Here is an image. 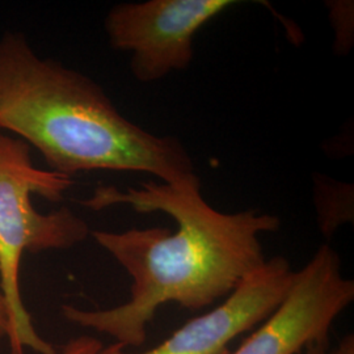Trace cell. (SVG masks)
<instances>
[{
    "label": "cell",
    "mask_w": 354,
    "mask_h": 354,
    "mask_svg": "<svg viewBox=\"0 0 354 354\" xmlns=\"http://www.w3.org/2000/svg\"><path fill=\"white\" fill-rule=\"evenodd\" d=\"M140 184L127 190L100 185L80 203L91 210L127 205L142 214L162 212L175 219L176 231H92L133 279L130 298L105 310L62 306L67 322L105 333L124 349L146 342L147 324L160 306L177 304L197 311L228 297L266 263L260 235L281 226L279 216L256 210L221 213L203 200L201 189H178L152 180Z\"/></svg>",
    "instance_id": "1"
},
{
    "label": "cell",
    "mask_w": 354,
    "mask_h": 354,
    "mask_svg": "<svg viewBox=\"0 0 354 354\" xmlns=\"http://www.w3.org/2000/svg\"><path fill=\"white\" fill-rule=\"evenodd\" d=\"M13 131L71 177L96 169L145 172L178 189H201L189 152L120 113L88 76L38 57L20 33L0 38V133Z\"/></svg>",
    "instance_id": "2"
},
{
    "label": "cell",
    "mask_w": 354,
    "mask_h": 354,
    "mask_svg": "<svg viewBox=\"0 0 354 354\" xmlns=\"http://www.w3.org/2000/svg\"><path fill=\"white\" fill-rule=\"evenodd\" d=\"M74 184L71 177L33 165L30 146L0 133V290L8 315L10 354H57L38 335L26 310L20 288V266L24 252L70 250L91 234L86 221L70 207L48 214L37 212L32 196L59 203Z\"/></svg>",
    "instance_id": "3"
},
{
    "label": "cell",
    "mask_w": 354,
    "mask_h": 354,
    "mask_svg": "<svg viewBox=\"0 0 354 354\" xmlns=\"http://www.w3.org/2000/svg\"><path fill=\"white\" fill-rule=\"evenodd\" d=\"M235 0H147L114 6L104 28L111 46L130 51V70L140 83L185 71L194 58L196 33Z\"/></svg>",
    "instance_id": "4"
},
{
    "label": "cell",
    "mask_w": 354,
    "mask_h": 354,
    "mask_svg": "<svg viewBox=\"0 0 354 354\" xmlns=\"http://www.w3.org/2000/svg\"><path fill=\"white\" fill-rule=\"evenodd\" d=\"M353 299V279L344 277L340 256L324 244L295 272L282 304L230 354H297L327 342L333 322Z\"/></svg>",
    "instance_id": "5"
},
{
    "label": "cell",
    "mask_w": 354,
    "mask_h": 354,
    "mask_svg": "<svg viewBox=\"0 0 354 354\" xmlns=\"http://www.w3.org/2000/svg\"><path fill=\"white\" fill-rule=\"evenodd\" d=\"M295 272L283 256H274L243 279L214 310L193 317L150 351L136 354H230L228 345L270 317L290 290ZM99 354L127 353L114 342Z\"/></svg>",
    "instance_id": "6"
},
{
    "label": "cell",
    "mask_w": 354,
    "mask_h": 354,
    "mask_svg": "<svg viewBox=\"0 0 354 354\" xmlns=\"http://www.w3.org/2000/svg\"><path fill=\"white\" fill-rule=\"evenodd\" d=\"M315 175V207L319 226L326 239H330L342 223L353 222V187Z\"/></svg>",
    "instance_id": "7"
},
{
    "label": "cell",
    "mask_w": 354,
    "mask_h": 354,
    "mask_svg": "<svg viewBox=\"0 0 354 354\" xmlns=\"http://www.w3.org/2000/svg\"><path fill=\"white\" fill-rule=\"evenodd\" d=\"M330 20L336 30L335 50L337 54H346L351 50L353 41V3L351 1H329Z\"/></svg>",
    "instance_id": "8"
},
{
    "label": "cell",
    "mask_w": 354,
    "mask_h": 354,
    "mask_svg": "<svg viewBox=\"0 0 354 354\" xmlns=\"http://www.w3.org/2000/svg\"><path fill=\"white\" fill-rule=\"evenodd\" d=\"M102 348L100 340L89 335H83L66 342L61 352H57V354H99Z\"/></svg>",
    "instance_id": "9"
},
{
    "label": "cell",
    "mask_w": 354,
    "mask_h": 354,
    "mask_svg": "<svg viewBox=\"0 0 354 354\" xmlns=\"http://www.w3.org/2000/svg\"><path fill=\"white\" fill-rule=\"evenodd\" d=\"M7 332H8V315H7L4 297L0 290V340L7 337Z\"/></svg>",
    "instance_id": "10"
},
{
    "label": "cell",
    "mask_w": 354,
    "mask_h": 354,
    "mask_svg": "<svg viewBox=\"0 0 354 354\" xmlns=\"http://www.w3.org/2000/svg\"><path fill=\"white\" fill-rule=\"evenodd\" d=\"M329 354H354L353 333L346 335L339 344V346Z\"/></svg>",
    "instance_id": "11"
},
{
    "label": "cell",
    "mask_w": 354,
    "mask_h": 354,
    "mask_svg": "<svg viewBox=\"0 0 354 354\" xmlns=\"http://www.w3.org/2000/svg\"><path fill=\"white\" fill-rule=\"evenodd\" d=\"M326 349H327V342L314 344L307 348V354H326Z\"/></svg>",
    "instance_id": "12"
}]
</instances>
